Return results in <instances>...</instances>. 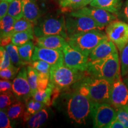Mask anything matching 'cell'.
<instances>
[{
    "label": "cell",
    "mask_w": 128,
    "mask_h": 128,
    "mask_svg": "<svg viewBox=\"0 0 128 128\" xmlns=\"http://www.w3.org/2000/svg\"><path fill=\"white\" fill-rule=\"evenodd\" d=\"M92 107L87 87L81 82L69 97L66 107L68 116L77 124H84L92 113Z\"/></svg>",
    "instance_id": "6da1fadb"
},
{
    "label": "cell",
    "mask_w": 128,
    "mask_h": 128,
    "mask_svg": "<svg viewBox=\"0 0 128 128\" xmlns=\"http://www.w3.org/2000/svg\"><path fill=\"white\" fill-rule=\"evenodd\" d=\"M87 72L91 76L103 78L113 82L121 75L118 51L101 60L88 62Z\"/></svg>",
    "instance_id": "7a4b0ae2"
},
{
    "label": "cell",
    "mask_w": 128,
    "mask_h": 128,
    "mask_svg": "<svg viewBox=\"0 0 128 128\" xmlns=\"http://www.w3.org/2000/svg\"><path fill=\"white\" fill-rule=\"evenodd\" d=\"M108 38L103 30L95 29L69 36L67 42L70 46L88 57L96 46Z\"/></svg>",
    "instance_id": "3957f363"
},
{
    "label": "cell",
    "mask_w": 128,
    "mask_h": 128,
    "mask_svg": "<svg viewBox=\"0 0 128 128\" xmlns=\"http://www.w3.org/2000/svg\"><path fill=\"white\" fill-rule=\"evenodd\" d=\"M80 72L69 68L60 62L51 66L50 82L58 89L62 90L70 87L82 78Z\"/></svg>",
    "instance_id": "277c9868"
},
{
    "label": "cell",
    "mask_w": 128,
    "mask_h": 128,
    "mask_svg": "<svg viewBox=\"0 0 128 128\" xmlns=\"http://www.w3.org/2000/svg\"><path fill=\"white\" fill-rule=\"evenodd\" d=\"M34 33L36 38L49 35H60L66 40L68 39L64 16L48 17L41 20H39L34 26Z\"/></svg>",
    "instance_id": "5b68a950"
},
{
    "label": "cell",
    "mask_w": 128,
    "mask_h": 128,
    "mask_svg": "<svg viewBox=\"0 0 128 128\" xmlns=\"http://www.w3.org/2000/svg\"><path fill=\"white\" fill-rule=\"evenodd\" d=\"M82 82L87 87L90 98L92 104L100 103L110 104L111 82L103 78L92 76L86 78L83 80Z\"/></svg>",
    "instance_id": "8992f818"
},
{
    "label": "cell",
    "mask_w": 128,
    "mask_h": 128,
    "mask_svg": "<svg viewBox=\"0 0 128 128\" xmlns=\"http://www.w3.org/2000/svg\"><path fill=\"white\" fill-rule=\"evenodd\" d=\"M65 24L68 37L92 30H103L90 17L75 12L66 17Z\"/></svg>",
    "instance_id": "52a82bcc"
},
{
    "label": "cell",
    "mask_w": 128,
    "mask_h": 128,
    "mask_svg": "<svg viewBox=\"0 0 128 128\" xmlns=\"http://www.w3.org/2000/svg\"><path fill=\"white\" fill-rule=\"evenodd\" d=\"M91 114L94 128H107L116 118V110L110 104H94Z\"/></svg>",
    "instance_id": "ba28073f"
},
{
    "label": "cell",
    "mask_w": 128,
    "mask_h": 128,
    "mask_svg": "<svg viewBox=\"0 0 128 128\" xmlns=\"http://www.w3.org/2000/svg\"><path fill=\"white\" fill-rule=\"evenodd\" d=\"M106 33L120 52L128 44V24L114 20L106 27Z\"/></svg>",
    "instance_id": "9c48e42d"
},
{
    "label": "cell",
    "mask_w": 128,
    "mask_h": 128,
    "mask_svg": "<svg viewBox=\"0 0 128 128\" xmlns=\"http://www.w3.org/2000/svg\"><path fill=\"white\" fill-rule=\"evenodd\" d=\"M64 63L69 68L80 72L87 71L88 65V57L70 45L68 42L62 50Z\"/></svg>",
    "instance_id": "30bf717a"
},
{
    "label": "cell",
    "mask_w": 128,
    "mask_h": 128,
    "mask_svg": "<svg viewBox=\"0 0 128 128\" xmlns=\"http://www.w3.org/2000/svg\"><path fill=\"white\" fill-rule=\"evenodd\" d=\"M12 92L18 100L25 102L32 97L31 88L28 79L27 68L20 69L17 76L12 80Z\"/></svg>",
    "instance_id": "8fae6325"
},
{
    "label": "cell",
    "mask_w": 128,
    "mask_h": 128,
    "mask_svg": "<svg viewBox=\"0 0 128 128\" xmlns=\"http://www.w3.org/2000/svg\"><path fill=\"white\" fill-rule=\"evenodd\" d=\"M110 104L116 109L128 107V88L123 81L122 75L112 83Z\"/></svg>",
    "instance_id": "7c38bea8"
},
{
    "label": "cell",
    "mask_w": 128,
    "mask_h": 128,
    "mask_svg": "<svg viewBox=\"0 0 128 128\" xmlns=\"http://www.w3.org/2000/svg\"><path fill=\"white\" fill-rule=\"evenodd\" d=\"M75 12L90 17L96 23L100 26L102 29H104L108 24L116 20L117 18L115 14L106 10L92 6H90V7H87L86 6L76 10Z\"/></svg>",
    "instance_id": "4fadbf2b"
},
{
    "label": "cell",
    "mask_w": 128,
    "mask_h": 128,
    "mask_svg": "<svg viewBox=\"0 0 128 128\" xmlns=\"http://www.w3.org/2000/svg\"><path fill=\"white\" fill-rule=\"evenodd\" d=\"M42 60L48 62L51 66L64 61V54L62 50L35 46L32 55V60Z\"/></svg>",
    "instance_id": "5bb4252c"
},
{
    "label": "cell",
    "mask_w": 128,
    "mask_h": 128,
    "mask_svg": "<svg viewBox=\"0 0 128 128\" xmlns=\"http://www.w3.org/2000/svg\"><path fill=\"white\" fill-rule=\"evenodd\" d=\"M117 51L116 45L108 38L99 44L90 53L88 56V62L103 59Z\"/></svg>",
    "instance_id": "9a60e30c"
},
{
    "label": "cell",
    "mask_w": 128,
    "mask_h": 128,
    "mask_svg": "<svg viewBox=\"0 0 128 128\" xmlns=\"http://www.w3.org/2000/svg\"><path fill=\"white\" fill-rule=\"evenodd\" d=\"M36 46L49 49L62 50L68 42L65 38L60 35H49L36 38Z\"/></svg>",
    "instance_id": "2e32d148"
},
{
    "label": "cell",
    "mask_w": 128,
    "mask_h": 128,
    "mask_svg": "<svg viewBox=\"0 0 128 128\" xmlns=\"http://www.w3.org/2000/svg\"><path fill=\"white\" fill-rule=\"evenodd\" d=\"M60 90L58 89L50 82L48 87L44 90H38L32 96V98L37 101L44 103L46 106H49L52 104L53 101L56 97V94L59 93Z\"/></svg>",
    "instance_id": "e0dca14e"
},
{
    "label": "cell",
    "mask_w": 128,
    "mask_h": 128,
    "mask_svg": "<svg viewBox=\"0 0 128 128\" xmlns=\"http://www.w3.org/2000/svg\"><path fill=\"white\" fill-rule=\"evenodd\" d=\"M23 18L36 24L40 17V10L36 0H22Z\"/></svg>",
    "instance_id": "ac0fdd59"
},
{
    "label": "cell",
    "mask_w": 128,
    "mask_h": 128,
    "mask_svg": "<svg viewBox=\"0 0 128 128\" xmlns=\"http://www.w3.org/2000/svg\"><path fill=\"white\" fill-rule=\"evenodd\" d=\"M90 6L100 8L114 14H118L122 7V0H93Z\"/></svg>",
    "instance_id": "d6986e66"
},
{
    "label": "cell",
    "mask_w": 128,
    "mask_h": 128,
    "mask_svg": "<svg viewBox=\"0 0 128 128\" xmlns=\"http://www.w3.org/2000/svg\"><path fill=\"white\" fill-rule=\"evenodd\" d=\"M26 110L24 113L23 118V120L24 123L26 122L28 119H30V117L33 115L37 112L40 111L41 109L44 108L46 105L44 103L40 102L39 101H37L33 99L32 97L26 101L24 102Z\"/></svg>",
    "instance_id": "ffe728a7"
},
{
    "label": "cell",
    "mask_w": 128,
    "mask_h": 128,
    "mask_svg": "<svg viewBox=\"0 0 128 128\" xmlns=\"http://www.w3.org/2000/svg\"><path fill=\"white\" fill-rule=\"evenodd\" d=\"M49 114L45 108H42L30 117L26 122L27 127L30 128H38L40 127L47 120Z\"/></svg>",
    "instance_id": "44dd1931"
},
{
    "label": "cell",
    "mask_w": 128,
    "mask_h": 128,
    "mask_svg": "<svg viewBox=\"0 0 128 128\" xmlns=\"http://www.w3.org/2000/svg\"><path fill=\"white\" fill-rule=\"evenodd\" d=\"M15 19L8 14H7L0 21V34L1 38L7 36H12L13 34Z\"/></svg>",
    "instance_id": "7402d4cb"
},
{
    "label": "cell",
    "mask_w": 128,
    "mask_h": 128,
    "mask_svg": "<svg viewBox=\"0 0 128 128\" xmlns=\"http://www.w3.org/2000/svg\"><path fill=\"white\" fill-rule=\"evenodd\" d=\"M25 103L23 102L17 100L7 108V113L10 120L18 119L22 118L25 112Z\"/></svg>",
    "instance_id": "603a6c76"
},
{
    "label": "cell",
    "mask_w": 128,
    "mask_h": 128,
    "mask_svg": "<svg viewBox=\"0 0 128 128\" xmlns=\"http://www.w3.org/2000/svg\"><path fill=\"white\" fill-rule=\"evenodd\" d=\"M17 47H18L19 55L22 60L26 64H31L32 62V55L35 48L34 44L32 40Z\"/></svg>",
    "instance_id": "cb8c5ba5"
},
{
    "label": "cell",
    "mask_w": 128,
    "mask_h": 128,
    "mask_svg": "<svg viewBox=\"0 0 128 128\" xmlns=\"http://www.w3.org/2000/svg\"><path fill=\"white\" fill-rule=\"evenodd\" d=\"M34 30L19 32L14 33L12 37V43L14 45L19 46L34 39Z\"/></svg>",
    "instance_id": "d4e9b609"
},
{
    "label": "cell",
    "mask_w": 128,
    "mask_h": 128,
    "mask_svg": "<svg viewBox=\"0 0 128 128\" xmlns=\"http://www.w3.org/2000/svg\"><path fill=\"white\" fill-rule=\"evenodd\" d=\"M5 48L8 53L12 64L14 65L19 67V68H22V66H24L26 64L21 59L18 53V47L17 46L14 45L13 44L11 43L5 46Z\"/></svg>",
    "instance_id": "484cf974"
},
{
    "label": "cell",
    "mask_w": 128,
    "mask_h": 128,
    "mask_svg": "<svg viewBox=\"0 0 128 128\" xmlns=\"http://www.w3.org/2000/svg\"><path fill=\"white\" fill-rule=\"evenodd\" d=\"M8 14L17 20L23 17L22 0H12L10 2Z\"/></svg>",
    "instance_id": "4316f807"
},
{
    "label": "cell",
    "mask_w": 128,
    "mask_h": 128,
    "mask_svg": "<svg viewBox=\"0 0 128 128\" xmlns=\"http://www.w3.org/2000/svg\"><path fill=\"white\" fill-rule=\"evenodd\" d=\"M28 71V79L31 88L32 97L37 90H38V72L36 69L33 68L32 65L27 66Z\"/></svg>",
    "instance_id": "83f0119b"
},
{
    "label": "cell",
    "mask_w": 128,
    "mask_h": 128,
    "mask_svg": "<svg viewBox=\"0 0 128 128\" xmlns=\"http://www.w3.org/2000/svg\"><path fill=\"white\" fill-rule=\"evenodd\" d=\"M34 24L24 18L16 20L14 26L13 34L16 32L34 30Z\"/></svg>",
    "instance_id": "f1b7e54d"
},
{
    "label": "cell",
    "mask_w": 128,
    "mask_h": 128,
    "mask_svg": "<svg viewBox=\"0 0 128 128\" xmlns=\"http://www.w3.org/2000/svg\"><path fill=\"white\" fill-rule=\"evenodd\" d=\"M17 100L12 92H2L0 95V108L7 110L10 106Z\"/></svg>",
    "instance_id": "f546056e"
},
{
    "label": "cell",
    "mask_w": 128,
    "mask_h": 128,
    "mask_svg": "<svg viewBox=\"0 0 128 128\" xmlns=\"http://www.w3.org/2000/svg\"><path fill=\"white\" fill-rule=\"evenodd\" d=\"M120 72L122 77L128 74V44L120 51Z\"/></svg>",
    "instance_id": "4dcf8cb0"
},
{
    "label": "cell",
    "mask_w": 128,
    "mask_h": 128,
    "mask_svg": "<svg viewBox=\"0 0 128 128\" xmlns=\"http://www.w3.org/2000/svg\"><path fill=\"white\" fill-rule=\"evenodd\" d=\"M30 65L36 69L38 73L50 76L51 65L48 62L42 60H36L32 61Z\"/></svg>",
    "instance_id": "1f68e13d"
},
{
    "label": "cell",
    "mask_w": 128,
    "mask_h": 128,
    "mask_svg": "<svg viewBox=\"0 0 128 128\" xmlns=\"http://www.w3.org/2000/svg\"><path fill=\"white\" fill-rule=\"evenodd\" d=\"M20 68L12 64V65L7 68L1 70H0L1 79L8 80H14V78L17 76Z\"/></svg>",
    "instance_id": "d6a6232c"
},
{
    "label": "cell",
    "mask_w": 128,
    "mask_h": 128,
    "mask_svg": "<svg viewBox=\"0 0 128 128\" xmlns=\"http://www.w3.org/2000/svg\"><path fill=\"white\" fill-rule=\"evenodd\" d=\"M8 53L4 46L0 47V70L6 69L12 65Z\"/></svg>",
    "instance_id": "836d02e7"
},
{
    "label": "cell",
    "mask_w": 128,
    "mask_h": 128,
    "mask_svg": "<svg viewBox=\"0 0 128 128\" xmlns=\"http://www.w3.org/2000/svg\"><path fill=\"white\" fill-rule=\"evenodd\" d=\"M82 0H59L60 7L64 10L79 9Z\"/></svg>",
    "instance_id": "e575fe53"
},
{
    "label": "cell",
    "mask_w": 128,
    "mask_h": 128,
    "mask_svg": "<svg viewBox=\"0 0 128 128\" xmlns=\"http://www.w3.org/2000/svg\"><path fill=\"white\" fill-rule=\"evenodd\" d=\"M116 118L120 121L125 128H128V107L117 108Z\"/></svg>",
    "instance_id": "d590c367"
},
{
    "label": "cell",
    "mask_w": 128,
    "mask_h": 128,
    "mask_svg": "<svg viewBox=\"0 0 128 128\" xmlns=\"http://www.w3.org/2000/svg\"><path fill=\"white\" fill-rule=\"evenodd\" d=\"M49 82H50V76L38 73V90H44L48 87Z\"/></svg>",
    "instance_id": "8d00e7d4"
},
{
    "label": "cell",
    "mask_w": 128,
    "mask_h": 128,
    "mask_svg": "<svg viewBox=\"0 0 128 128\" xmlns=\"http://www.w3.org/2000/svg\"><path fill=\"white\" fill-rule=\"evenodd\" d=\"M10 119L8 116L7 111L6 110H0V128H12Z\"/></svg>",
    "instance_id": "74e56055"
},
{
    "label": "cell",
    "mask_w": 128,
    "mask_h": 128,
    "mask_svg": "<svg viewBox=\"0 0 128 128\" xmlns=\"http://www.w3.org/2000/svg\"><path fill=\"white\" fill-rule=\"evenodd\" d=\"M12 82L10 80L1 79L0 81V92L1 93L6 92H12Z\"/></svg>",
    "instance_id": "f35d334b"
},
{
    "label": "cell",
    "mask_w": 128,
    "mask_h": 128,
    "mask_svg": "<svg viewBox=\"0 0 128 128\" xmlns=\"http://www.w3.org/2000/svg\"><path fill=\"white\" fill-rule=\"evenodd\" d=\"M10 2L1 0L0 2V18H2L8 14Z\"/></svg>",
    "instance_id": "ab89813d"
},
{
    "label": "cell",
    "mask_w": 128,
    "mask_h": 128,
    "mask_svg": "<svg viewBox=\"0 0 128 128\" xmlns=\"http://www.w3.org/2000/svg\"><path fill=\"white\" fill-rule=\"evenodd\" d=\"M107 128H125V127L120 121L116 118L108 124Z\"/></svg>",
    "instance_id": "60d3db41"
},
{
    "label": "cell",
    "mask_w": 128,
    "mask_h": 128,
    "mask_svg": "<svg viewBox=\"0 0 128 128\" xmlns=\"http://www.w3.org/2000/svg\"><path fill=\"white\" fill-rule=\"evenodd\" d=\"M12 36H7L1 38V46L5 47L8 44H11L12 43Z\"/></svg>",
    "instance_id": "b9f144b4"
},
{
    "label": "cell",
    "mask_w": 128,
    "mask_h": 128,
    "mask_svg": "<svg viewBox=\"0 0 128 128\" xmlns=\"http://www.w3.org/2000/svg\"><path fill=\"white\" fill-rule=\"evenodd\" d=\"M124 14L126 20L128 21V0L126 1L124 8Z\"/></svg>",
    "instance_id": "7bdbcfd3"
},
{
    "label": "cell",
    "mask_w": 128,
    "mask_h": 128,
    "mask_svg": "<svg viewBox=\"0 0 128 128\" xmlns=\"http://www.w3.org/2000/svg\"><path fill=\"white\" fill-rule=\"evenodd\" d=\"M92 1H93V0H82L81 6H80V8L86 7V6H87V5H88V4H90V3L92 2Z\"/></svg>",
    "instance_id": "ee69618b"
},
{
    "label": "cell",
    "mask_w": 128,
    "mask_h": 128,
    "mask_svg": "<svg viewBox=\"0 0 128 128\" xmlns=\"http://www.w3.org/2000/svg\"><path fill=\"white\" fill-rule=\"evenodd\" d=\"M123 81H124V84H126V86H127V87L128 88V74L124 76V78H123Z\"/></svg>",
    "instance_id": "f6af8a7d"
},
{
    "label": "cell",
    "mask_w": 128,
    "mask_h": 128,
    "mask_svg": "<svg viewBox=\"0 0 128 128\" xmlns=\"http://www.w3.org/2000/svg\"><path fill=\"white\" fill-rule=\"evenodd\" d=\"M2 1H8V2H12V0H2Z\"/></svg>",
    "instance_id": "bcb514c9"
}]
</instances>
